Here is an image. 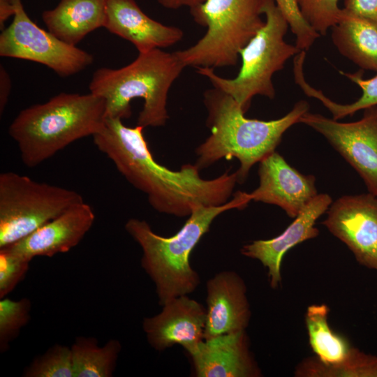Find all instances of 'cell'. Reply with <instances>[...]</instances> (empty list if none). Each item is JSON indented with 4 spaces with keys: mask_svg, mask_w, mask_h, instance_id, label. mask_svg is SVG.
I'll list each match as a JSON object with an SVG mask.
<instances>
[{
    "mask_svg": "<svg viewBox=\"0 0 377 377\" xmlns=\"http://www.w3.org/2000/svg\"><path fill=\"white\" fill-rule=\"evenodd\" d=\"M144 128L139 125L127 126L121 119L105 117L92 137L97 149L131 184L147 195L156 211L184 217L198 205L219 206L228 201L237 183V172L228 170L205 179L195 164L172 170L155 160Z\"/></svg>",
    "mask_w": 377,
    "mask_h": 377,
    "instance_id": "cell-1",
    "label": "cell"
},
{
    "mask_svg": "<svg viewBox=\"0 0 377 377\" xmlns=\"http://www.w3.org/2000/svg\"><path fill=\"white\" fill-rule=\"evenodd\" d=\"M209 136L195 149L200 170L221 158H237L240 163L237 183L243 184L254 164L275 151L284 133L309 112L307 101L297 102L282 117L269 121L249 119L229 94L213 87L203 94Z\"/></svg>",
    "mask_w": 377,
    "mask_h": 377,
    "instance_id": "cell-2",
    "label": "cell"
},
{
    "mask_svg": "<svg viewBox=\"0 0 377 377\" xmlns=\"http://www.w3.org/2000/svg\"><path fill=\"white\" fill-rule=\"evenodd\" d=\"M251 201L249 193L237 191L223 205H198L170 237L156 234L145 220L131 218L126 222L125 230L142 249L141 265L154 283L161 306L174 297L193 293L200 284L190 256L214 220L226 211L244 209Z\"/></svg>",
    "mask_w": 377,
    "mask_h": 377,
    "instance_id": "cell-3",
    "label": "cell"
},
{
    "mask_svg": "<svg viewBox=\"0 0 377 377\" xmlns=\"http://www.w3.org/2000/svg\"><path fill=\"white\" fill-rule=\"evenodd\" d=\"M105 119V101L91 93L62 92L20 112L8 128L22 163L34 168L73 142L93 136Z\"/></svg>",
    "mask_w": 377,
    "mask_h": 377,
    "instance_id": "cell-4",
    "label": "cell"
},
{
    "mask_svg": "<svg viewBox=\"0 0 377 377\" xmlns=\"http://www.w3.org/2000/svg\"><path fill=\"white\" fill-rule=\"evenodd\" d=\"M184 65L175 52L160 48L140 52L127 66L112 69L103 67L93 74L90 93L105 101V117L128 119L132 114L131 101L144 100L137 125L160 127L169 116L167 100L169 90Z\"/></svg>",
    "mask_w": 377,
    "mask_h": 377,
    "instance_id": "cell-5",
    "label": "cell"
},
{
    "mask_svg": "<svg viewBox=\"0 0 377 377\" xmlns=\"http://www.w3.org/2000/svg\"><path fill=\"white\" fill-rule=\"evenodd\" d=\"M270 0H206L190 9L193 20L205 27L192 46L175 52L185 67L236 66L240 51L265 25Z\"/></svg>",
    "mask_w": 377,
    "mask_h": 377,
    "instance_id": "cell-6",
    "label": "cell"
},
{
    "mask_svg": "<svg viewBox=\"0 0 377 377\" xmlns=\"http://www.w3.org/2000/svg\"><path fill=\"white\" fill-rule=\"evenodd\" d=\"M265 17V25L240 51L242 65L236 77L225 78L216 74L214 68H196L198 73L206 77L213 87L231 96L244 112L256 95L274 98L273 75L301 52L296 45L285 41L289 24L274 0L267 4Z\"/></svg>",
    "mask_w": 377,
    "mask_h": 377,
    "instance_id": "cell-7",
    "label": "cell"
},
{
    "mask_svg": "<svg viewBox=\"0 0 377 377\" xmlns=\"http://www.w3.org/2000/svg\"><path fill=\"white\" fill-rule=\"evenodd\" d=\"M78 192L14 172L0 174V249L28 236L72 206Z\"/></svg>",
    "mask_w": 377,
    "mask_h": 377,
    "instance_id": "cell-8",
    "label": "cell"
},
{
    "mask_svg": "<svg viewBox=\"0 0 377 377\" xmlns=\"http://www.w3.org/2000/svg\"><path fill=\"white\" fill-rule=\"evenodd\" d=\"M13 2V22L0 34L1 57L40 63L62 77L76 74L93 63L91 54L65 43L34 23L24 10L21 0Z\"/></svg>",
    "mask_w": 377,
    "mask_h": 377,
    "instance_id": "cell-9",
    "label": "cell"
},
{
    "mask_svg": "<svg viewBox=\"0 0 377 377\" xmlns=\"http://www.w3.org/2000/svg\"><path fill=\"white\" fill-rule=\"evenodd\" d=\"M300 122L324 136L377 196V105L363 110L360 119L341 122L320 114H304Z\"/></svg>",
    "mask_w": 377,
    "mask_h": 377,
    "instance_id": "cell-10",
    "label": "cell"
},
{
    "mask_svg": "<svg viewBox=\"0 0 377 377\" xmlns=\"http://www.w3.org/2000/svg\"><path fill=\"white\" fill-rule=\"evenodd\" d=\"M322 223L360 265L377 271V196L369 192L341 196L332 202Z\"/></svg>",
    "mask_w": 377,
    "mask_h": 377,
    "instance_id": "cell-11",
    "label": "cell"
},
{
    "mask_svg": "<svg viewBox=\"0 0 377 377\" xmlns=\"http://www.w3.org/2000/svg\"><path fill=\"white\" fill-rule=\"evenodd\" d=\"M206 309L188 295L174 297L162 311L143 320L148 343L161 351L179 344L190 352L204 340Z\"/></svg>",
    "mask_w": 377,
    "mask_h": 377,
    "instance_id": "cell-12",
    "label": "cell"
},
{
    "mask_svg": "<svg viewBox=\"0 0 377 377\" xmlns=\"http://www.w3.org/2000/svg\"><path fill=\"white\" fill-rule=\"evenodd\" d=\"M259 163V186L249 193L251 200L276 205L295 218L318 194L315 177L300 173L276 151Z\"/></svg>",
    "mask_w": 377,
    "mask_h": 377,
    "instance_id": "cell-13",
    "label": "cell"
},
{
    "mask_svg": "<svg viewBox=\"0 0 377 377\" xmlns=\"http://www.w3.org/2000/svg\"><path fill=\"white\" fill-rule=\"evenodd\" d=\"M95 214L84 202L75 205L22 239L1 248L31 261L52 257L76 246L92 227Z\"/></svg>",
    "mask_w": 377,
    "mask_h": 377,
    "instance_id": "cell-14",
    "label": "cell"
},
{
    "mask_svg": "<svg viewBox=\"0 0 377 377\" xmlns=\"http://www.w3.org/2000/svg\"><path fill=\"white\" fill-rule=\"evenodd\" d=\"M332 202L328 194H317L282 233L269 239L254 240L242 246L241 253L244 256L259 260L267 269L272 288H278L281 283V265L285 254L293 247L319 235L316 221L327 212Z\"/></svg>",
    "mask_w": 377,
    "mask_h": 377,
    "instance_id": "cell-15",
    "label": "cell"
},
{
    "mask_svg": "<svg viewBox=\"0 0 377 377\" xmlns=\"http://www.w3.org/2000/svg\"><path fill=\"white\" fill-rule=\"evenodd\" d=\"M188 353L198 377L262 376L245 330L204 339Z\"/></svg>",
    "mask_w": 377,
    "mask_h": 377,
    "instance_id": "cell-16",
    "label": "cell"
},
{
    "mask_svg": "<svg viewBox=\"0 0 377 377\" xmlns=\"http://www.w3.org/2000/svg\"><path fill=\"white\" fill-rule=\"evenodd\" d=\"M204 339L245 330L251 318L246 286L235 272L216 274L207 282Z\"/></svg>",
    "mask_w": 377,
    "mask_h": 377,
    "instance_id": "cell-17",
    "label": "cell"
},
{
    "mask_svg": "<svg viewBox=\"0 0 377 377\" xmlns=\"http://www.w3.org/2000/svg\"><path fill=\"white\" fill-rule=\"evenodd\" d=\"M104 27L133 43L139 53L172 46L184 36L181 29L147 16L135 0H107Z\"/></svg>",
    "mask_w": 377,
    "mask_h": 377,
    "instance_id": "cell-18",
    "label": "cell"
},
{
    "mask_svg": "<svg viewBox=\"0 0 377 377\" xmlns=\"http://www.w3.org/2000/svg\"><path fill=\"white\" fill-rule=\"evenodd\" d=\"M107 0H60L43 12L47 29L66 43L76 45L88 34L104 27Z\"/></svg>",
    "mask_w": 377,
    "mask_h": 377,
    "instance_id": "cell-19",
    "label": "cell"
},
{
    "mask_svg": "<svg viewBox=\"0 0 377 377\" xmlns=\"http://www.w3.org/2000/svg\"><path fill=\"white\" fill-rule=\"evenodd\" d=\"M332 40L340 54L360 69L377 72V20L342 10L339 21L332 27Z\"/></svg>",
    "mask_w": 377,
    "mask_h": 377,
    "instance_id": "cell-20",
    "label": "cell"
},
{
    "mask_svg": "<svg viewBox=\"0 0 377 377\" xmlns=\"http://www.w3.org/2000/svg\"><path fill=\"white\" fill-rule=\"evenodd\" d=\"M329 311L325 304L309 306L305 313V325L309 343L315 356L324 364H336L348 357L353 346L345 337L330 327Z\"/></svg>",
    "mask_w": 377,
    "mask_h": 377,
    "instance_id": "cell-21",
    "label": "cell"
},
{
    "mask_svg": "<svg viewBox=\"0 0 377 377\" xmlns=\"http://www.w3.org/2000/svg\"><path fill=\"white\" fill-rule=\"evenodd\" d=\"M71 348L73 377H111L121 345L119 340L110 339L101 346L94 337H77Z\"/></svg>",
    "mask_w": 377,
    "mask_h": 377,
    "instance_id": "cell-22",
    "label": "cell"
},
{
    "mask_svg": "<svg viewBox=\"0 0 377 377\" xmlns=\"http://www.w3.org/2000/svg\"><path fill=\"white\" fill-rule=\"evenodd\" d=\"M293 72L295 82L304 93L309 97L319 100L331 112L335 120L353 116L359 110L377 105V74L371 78L365 79L363 77L364 71L362 69L355 73L340 71L342 75L356 84L362 90L361 96L355 101L348 104H340L327 97L322 91L311 87L306 81L302 65H296L293 68Z\"/></svg>",
    "mask_w": 377,
    "mask_h": 377,
    "instance_id": "cell-23",
    "label": "cell"
},
{
    "mask_svg": "<svg viewBox=\"0 0 377 377\" xmlns=\"http://www.w3.org/2000/svg\"><path fill=\"white\" fill-rule=\"evenodd\" d=\"M296 377H377V355L353 346L348 357L336 364H326L316 356L303 359L294 371Z\"/></svg>",
    "mask_w": 377,
    "mask_h": 377,
    "instance_id": "cell-24",
    "label": "cell"
},
{
    "mask_svg": "<svg viewBox=\"0 0 377 377\" xmlns=\"http://www.w3.org/2000/svg\"><path fill=\"white\" fill-rule=\"evenodd\" d=\"M24 377H73L71 347L57 344L35 357L24 369Z\"/></svg>",
    "mask_w": 377,
    "mask_h": 377,
    "instance_id": "cell-25",
    "label": "cell"
},
{
    "mask_svg": "<svg viewBox=\"0 0 377 377\" xmlns=\"http://www.w3.org/2000/svg\"><path fill=\"white\" fill-rule=\"evenodd\" d=\"M31 302L3 297L0 300V352L5 353L30 319Z\"/></svg>",
    "mask_w": 377,
    "mask_h": 377,
    "instance_id": "cell-26",
    "label": "cell"
},
{
    "mask_svg": "<svg viewBox=\"0 0 377 377\" xmlns=\"http://www.w3.org/2000/svg\"><path fill=\"white\" fill-rule=\"evenodd\" d=\"M300 13L307 24L320 36L340 20L342 9L339 0H296Z\"/></svg>",
    "mask_w": 377,
    "mask_h": 377,
    "instance_id": "cell-27",
    "label": "cell"
},
{
    "mask_svg": "<svg viewBox=\"0 0 377 377\" xmlns=\"http://www.w3.org/2000/svg\"><path fill=\"white\" fill-rule=\"evenodd\" d=\"M276 5L286 18L291 31L295 36V45L300 50L306 52L320 34L304 20L296 0H274Z\"/></svg>",
    "mask_w": 377,
    "mask_h": 377,
    "instance_id": "cell-28",
    "label": "cell"
},
{
    "mask_svg": "<svg viewBox=\"0 0 377 377\" xmlns=\"http://www.w3.org/2000/svg\"><path fill=\"white\" fill-rule=\"evenodd\" d=\"M31 261L0 249V298L6 297L24 278Z\"/></svg>",
    "mask_w": 377,
    "mask_h": 377,
    "instance_id": "cell-29",
    "label": "cell"
},
{
    "mask_svg": "<svg viewBox=\"0 0 377 377\" xmlns=\"http://www.w3.org/2000/svg\"><path fill=\"white\" fill-rule=\"evenodd\" d=\"M343 11L377 20V0H344Z\"/></svg>",
    "mask_w": 377,
    "mask_h": 377,
    "instance_id": "cell-30",
    "label": "cell"
},
{
    "mask_svg": "<svg viewBox=\"0 0 377 377\" xmlns=\"http://www.w3.org/2000/svg\"><path fill=\"white\" fill-rule=\"evenodd\" d=\"M11 89V81L4 67L0 66V113L2 114L7 105Z\"/></svg>",
    "mask_w": 377,
    "mask_h": 377,
    "instance_id": "cell-31",
    "label": "cell"
},
{
    "mask_svg": "<svg viewBox=\"0 0 377 377\" xmlns=\"http://www.w3.org/2000/svg\"><path fill=\"white\" fill-rule=\"evenodd\" d=\"M158 3L168 9H179L182 7H188L189 9L193 8L206 0H157Z\"/></svg>",
    "mask_w": 377,
    "mask_h": 377,
    "instance_id": "cell-32",
    "label": "cell"
},
{
    "mask_svg": "<svg viewBox=\"0 0 377 377\" xmlns=\"http://www.w3.org/2000/svg\"><path fill=\"white\" fill-rule=\"evenodd\" d=\"M15 14L13 0H0V27L4 26L5 22L11 15Z\"/></svg>",
    "mask_w": 377,
    "mask_h": 377,
    "instance_id": "cell-33",
    "label": "cell"
}]
</instances>
